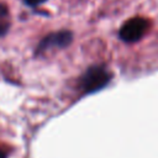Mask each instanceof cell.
<instances>
[{"mask_svg":"<svg viewBox=\"0 0 158 158\" xmlns=\"http://www.w3.org/2000/svg\"><path fill=\"white\" fill-rule=\"evenodd\" d=\"M110 78H111V75L105 68L96 65V67L89 68L84 73L81 80H80V84H81L83 90L86 94L88 93L90 94V93L102 89L110 81Z\"/></svg>","mask_w":158,"mask_h":158,"instance_id":"obj_1","label":"cell"},{"mask_svg":"<svg viewBox=\"0 0 158 158\" xmlns=\"http://www.w3.org/2000/svg\"><path fill=\"white\" fill-rule=\"evenodd\" d=\"M72 37L73 36L69 31H59L56 33H51L42 40V42L38 46V51H46L53 47H58V48L67 47L72 42Z\"/></svg>","mask_w":158,"mask_h":158,"instance_id":"obj_3","label":"cell"},{"mask_svg":"<svg viewBox=\"0 0 158 158\" xmlns=\"http://www.w3.org/2000/svg\"><path fill=\"white\" fill-rule=\"evenodd\" d=\"M6 157H7L6 151H5V149H2V148H0V158H6Z\"/></svg>","mask_w":158,"mask_h":158,"instance_id":"obj_6","label":"cell"},{"mask_svg":"<svg viewBox=\"0 0 158 158\" xmlns=\"http://www.w3.org/2000/svg\"><path fill=\"white\" fill-rule=\"evenodd\" d=\"M6 16H7V9L2 4H0V23H5L2 22V20L6 19ZM6 30H7V25H0V35H2Z\"/></svg>","mask_w":158,"mask_h":158,"instance_id":"obj_4","label":"cell"},{"mask_svg":"<svg viewBox=\"0 0 158 158\" xmlns=\"http://www.w3.org/2000/svg\"><path fill=\"white\" fill-rule=\"evenodd\" d=\"M148 27H149V23L146 19H142V17L130 19L122 25L120 30V37L121 40L128 43L136 42L142 38V36L146 33Z\"/></svg>","mask_w":158,"mask_h":158,"instance_id":"obj_2","label":"cell"},{"mask_svg":"<svg viewBox=\"0 0 158 158\" xmlns=\"http://www.w3.org/2000/svg\"><path fill=\"white\" fill-rule=\"evenodd\" d=\"M46 0H25V2L30 6H36V5H40L41 2H43Z\"/></svg>","mask_w":158,"mask_h":158,"instance_id":"obj_5","label":"cell"}]
</instances>
